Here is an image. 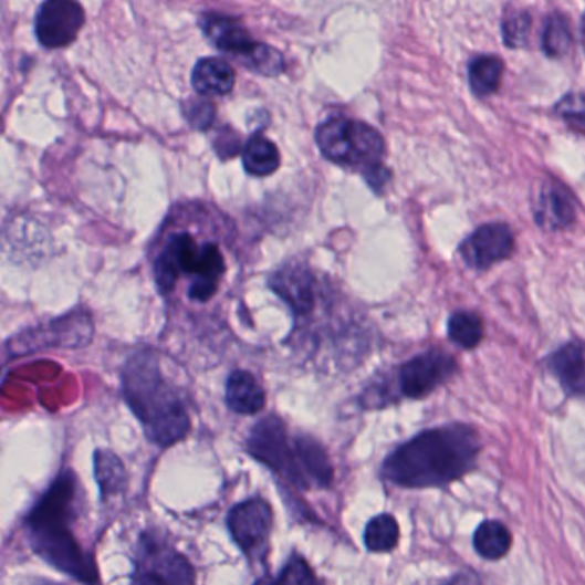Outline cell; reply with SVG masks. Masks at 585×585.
<instances>
[{
	"label": "cell",
	"instance_id": "obj_8",
	"mask_svg": "<svg viewBox=\"0 0 585 585\" xmlns=\"http://www.w3.org/2000/svg\"><path fill=\"white\" fill-rule=\"evenodd\" d=\"M456 372V359L449 353L442 349L421 353L400 367V394L409 399H424L450 380Z\"/></svg>",
	"mask_w": 585,
	"mask_h": 585
},
{
	"label": "cell",
	"instance_id": "obj_7",
	"mask_svg": "<svg viewBox=\"0 0 585 585\" xmlns=\"http://www.w3.org/2000/svg\"><path fill=\"white\" fill-rule=\"evenodd\" d=\"M247 449L253 459L276 471L286 478L291 484L306 490L300 468L299 452H296L295 438L288 437L283 419L278 416H268L261 419L250 431Z\"/></svg>",
	"mask_w": 585,
	"mask_h": 585
},
{
	"label": "cell",
	"instance_id": "obj_2",
	"mask_svg": "<svg viewBox=\"0 0 585 585\" xmlns=\"http://www.w3.org/2000/svg\"><path fill=\"white\" fill-rule=\"evenodd\" d=\"M76 499V477L71 469H65L28 515V540L34 553L58 571L93 585L98 582L95 562L72 533Z\"/></svg>",
	"mask_w": 585,
	"mask_h": 585
},
{
	"label": "cell",
	"instance_id": "obj_5",
	"mask_svg": "<svg viewBox=\"0 0 585 585\" xmlns=\"http://www.w3.org/2000/svg\"><path fill=\"white\" fill-rule=\"evenodd\" d=\"M315 139L328 161L343 167L362 168L363 171L378 165L386 153V143L378 130L365 122L349 118H328L318 125Z\"/></svg>",
	"mask_w": 585,
	"mask_h": 585
},
{
	"label": "cell",
	"instance_id": "obj_6",
	"mask_svg": "<svg viewBox=\"0 0 585 585\" xmlns=\"http://www.w3.org/2000/svg\"><path fill=\"white\" fill-rule=\"evenodd\" d=\"M130 585H196V572L174 546L156 534L144 533L137 544Z\"/></svg>",
	"mask_w": 585,
	"mask_h": 585
},
{
	"label": "cell",
	"instance_id": "obj_32",
	"mask_svg": "<svg viewBox=\"0 0 585 585\" xmlns=\"http://www.w3.org/2000/svg\"><path fill=\"white\" fill-rule=\"evenodd\" d=\"M363 175L367 178L372 189L377 190V192H382V189H384L390 178V171L382 163H378L375 167L367 168V170L363 171Z\"/></svg>",
	"mask_w": 585,
	"mask_h": 585
},
{
	"label": "cell",
	"instance_id": "obj_14",
	"mask_svg": "<svg viewBox=\"0 0 585 585\" xmlns=\"http://www.w3.org/2000/svg\"><path fill=\"white\" fill-rule=\"evenodd\" d=\"M547 368L566 394L585 397V344L578 341L563 344L547 358Z\"/></svg>",
	"mask_w": 585,
	"mask_h": 585
},
{
	"label": "cell",
	"instance_id": "obj_16",
	"mask_svg": "<svg viewBox=\"0 0 585 585\" xmlns=\"http://www.w3.org/2000/svg\"><path fill=\"white\" fill-rule=\"evenodd\" d=\"M534 218L544 230L571 227L575 221V205L568 190L558 184H546L534 202Z\"/></svg>",
	"mask_w": 585,
	"mask_h": 585
},
{
	"label": "cell",
	"instance_id": "obj_4",
	"mask_svg": "<svg viewBox=\"0 0 585 585\" xmlns=\"http://www.w3.org/2000/svg\"><path fill=\"white\" fill-rule=\"evenodd\" d=\"M227 274L224 252L215 240H200L187 228L171 231L155 259V280L161 295H171L181 280H189L187 299L211 302Z\"/></svg>",
	"mask_w": 585,
	"mask_h": 585
},
{
	"label": "cell",
	"instance_id": "obj_15",
	"mask_svg": "<svg viewBox=\"0 0 585 585\" xmlns=\"http://www.w3.org/2000/svg\"><path fill=\"white\" fill-rule=\"evenodd\" d=\"M200 28L205 31L206 36L215 43L216 49L230 53L234 58L246 59L252 52L253 46L258 45L239 21L231 20L227 15H205L200 20Z\"/></svg>",
	"mask_w": 585,
	"mask_h": 585
},
{
	"label": "cell",
	"instance_id": "obj_24",
	"mask_svg": "<svg viewBox=\"0 0 585 585\" xmlns=\"http://www.w3.org/2000/svg\"><path fill=\"white\" fill-rule=\"evenodd\" d=\"M449 337L457 346L472 349L483 341L484 327L480 315L468 310H459L449 318Z\"/></svg>",
	"mask_w": 585,
	"mask_h": 585
},
{
	"label": "cell",
	"instance_id": "obj_3",
	"mask_svg": "<svg viewBox=\"0 0 585 585\" xmlns=\"http://www.w3.org/2000/svg\"><path fill=\"white\" fill-rule=\"evenodd\" d=\"M122 393L153 443L170 447L189 433L186 406L163 378L158 358L152 349L137 352L125 363Z\"/></svg>",
	"mask_w": 585,
	"mask_h": 585
},
{
	"label": "cell",
	"instance_id": "obj_30",
	"mask_svg": "<svg viewBox=\"0 0 585 585\" xmlns=\"http://www.w3.org/2000/svg\"><path fill=\"white\" fill-rule=\"evenodd\" d=\"M556 114L566 122V125L575 133L585 137V96L572 93L560 100L556 105Z\"/></svg>",
	"mask_w": 585,
	"mask_h": 585
},
{
	"label": "cell",
	"instance_id": "obj_22",
	"mask_svg": "<svg viewBox=\"0 0 585 585\" xmlns=\"http://www.w3.org/2000/svg\"><path fill=\"white\" fill-rule=\"evenodd\" d=\"M95 477L103 499L117 495L127 483V472L121 459L112 450H96Z\"/></svg>",
	"mask_w": 585,
	"mask_h": 585
},
{
	"label": "cell",
	"instance_id": "obj_29",
	"mask_svg": "<svg viewBox=\"0 0 585 585\" xmlns=\"http://www.w3.org/2000/svg\"><path fill=\"white\" fill-rule=\"evenodd\" d=\"M531 15L527 12H509L502 23L503 42L510 49H519L527 42Z\"/></svg>",
	"mask_w": 585,
	"mask_h": 585
},
{
	"label": "cell",
	"instance_id": "obj_31",
	"mask_svg": "<svg viewBox=\"0 0 585 585\" xmlns=\"http://www.w3.org/2000/svg\"><path fill=\"white\" fill-rule=\"evenodd\" d=\"M184 115L187 122L192 125L194 129L206 130L215 122V106L205 98H194L184 103Z\"/></svg>",
	"mask_w": 585,
	"mask_h": 585
},
{
	"label": "cell",
	"instance_id": "obj_12",
	"mask_svg": "<svg viewBox=\"0 0 585 585\" xmlns=\"http://www.w3.org/2000/svg\"><path fill=\"white\" fill-rule=\"evenodd\" d=\"M514 233L505 223H488L459 247L462 261L472 269H488L497 262L505 261L514 252Z\"/></svg>",
	"mask_w": 585,
	"mask_h": 585
},
{
	"label": "cell",
	"instance_id": "obj_27",
	"mask_svg": "<svg viewBox=\"0 0 585 585\" xmlns=\"http://www.w3.org/2000/svg\"><path fill=\"white\" fill-rule=\"evenodd\" d=\"M258 585H324L302 556H291L276 578L259 582Z\"/></svg>",
	"mask_w": 585,
	"mask_h": 585
},
{
	"label": "cell",
	"instance_id": "obj_10",
	"mask_svg": "<svg viewBox=\"0 0 585 585\" xmlns=\"http://www.w3.org/2000/svg\"><path fill=\"white\" fill-rule=\"evenodd\" d=\"M228 527L234 543L249 558H262L272 527L271 505L261 499L240 503L228 515Z\"/></svg>",
	"mask_w": 585,
	"mask_h": 585
},
{
	"label": "cell",
	"instance_id": "obj_13",
	"mask_svg": "<svg viewBox=\"0 0 585 585\" xmlns=\"http://www.w3.org/2000/svg\"><path fill=\"white\" fill-rule=\"evenodd\" d=\"M296 317L312 314L317 303V281L305 265H284L269 281Z\"/></svg>",
	"mask_w": 585,
	"mask_h": 585
},
{
	"label": "cell",
	"instance_id": "obj_19",
	"mask_svg": "<svg viewBox=\"0 0 585 585\" xmlns=\"http://www.w3.org/2000/svg\"><path fill=\"white\" fill-rule=\"evenodd\" d=\"M192 86L200 96L228 95L234 86V71L221 59H200L194 67Z\"/></svg>",
	"mask_w": 585,
	"mask_h": 585
},
{
	"label": "cell",
	"instance_id": "obj_11",
	"mask_svg": "<svg viewBox=\"0 0 585 585\" xmlns=\"http://www.w3.org/2000/svg\"><path fill=\"white\" fill-rule=\"evenodd\" d=\"M84 24V9L77 0H45L36 14V39L45 49H62L76 40Z\"/></svg>",
	"mask_w": 585,
	"mask_h": 585
},
{
	"label": "cell",
	"instance_id": "obj_23",
	"mask_svg": "<svg viewBox=\"0 0 585 585\" xmlns=\"http://www.w3.org/2000/svg\"><path fill=\"white\" fill-rule=\"evenodd\" d=\"M512 546V534L509 529L497 521H484L474 534V547L483 558L500 560Z\"/></svg>",
	"mask_w": 585,
	"mask_h": 585
},
{
	"label": "cell",
	"instance_id": "obj_33",
	"mask_svg": "<svg viewBox=\"0 0 585 585\" xmlns=\"http://www.w3.org/2000/svg\"><path fill=\"white\" fill-rule=\"evenodd\" d=\"M582 43H584V50H585V14H584V18H582Z\"/></svg>",
	"mask_w": 585,
	"mask_h": 585
},
{
	"label": "cell",
	"instance_id": "obj_26",
	"mask_svg": "<svg viewBox=\"0 0 585 585\" xmlns=\"http://www.w3.org/2000/svg\"><path fill=\"white\" fill-rule=\"evenodd\" d=\"M572 31L562 14H552L544 23L543 50L547 58L558 59L571 52Z\"/></svg>",
	"mask_w": 585,
	"mask_h": 585
},
{
	"label": "cell",
	"instance_id": "obj_25",
	"mask_svg": "<svg viewBox=\"0 0 585 585\" xmlns=\"http://www.w3.org/2000/svg\"><path fill=\"white\" fill-rule=\"evenodd\" d=\"M399 541V525L389 514L377 515L365 529V544L375 553L390 552Z\"/></svg>",
	"mask_w": 585,
	"mask_h": 585
},
{
	"label": "cell",
	"instance_id": "obj_20",
	"mask_svg": "<svg viewBox=\"0 0 585 585\" xmlns=\"http://www.w3.org/2000/svg\"><path fill=\"white\" fill-rule=\"evenodd\" d=\"M280 152L268 137L255 134L243 149V167L253 177H268L280 168Z\"/></svg>",
	"mask_w": 585,
	"mask_h": 585
},
{
	"label": "cell",
	"instance_id": "obj_18",
	"mask_svg": "<svg viewBox=\"0 0 585 585\" xmlns=\"http://www.w3.org/2000/svg\"><path fill=\"white\" fill-rule=\"evenodd\" d=\"M227 405L239 415L261 412L265 406V394L258 378L250 372H233L227 382Z\"/></svg>",
	"mask_w": 585,
	"mask_h": 585
},
{
	"label": "cell",
	"instance_id": "obj_1",
	"mask_svg": "<svg viewBox=\"0 0 585 585\" xmlns=\"http://www.w3.org/2000/svg\"><path fill=\"white\" fill-rule=\"evenodd\" d=\"M480 449V435L468 425L433 428L394 450L382 477L397 487H443L474 468Z\"/></svg>",
	"mask_w": 585,
	"mask_h": 585
},
{
	"label": "cell",
	"instance_id": "obj_9",
	"mask_svg": "<svg viewBox=\"0 0 585 585\" xmlns=\"http://www.w3.org/2000/svg\"><path fill=\"white\" fill-rule=\"evenodd\" d=\"M93 337V322L83 310H76L65 317L55 318L45 327H36L18 339L15 347L21 353L36 352V349H53V347L86 346Z\"/></svg>",
	"mask_w": 585,
	"mask_h": 585
},
{
	"label": "cell",
	"instance_id": "obj_21",
	"mask_svg": "<svg viewBox=\"0 0 585 585\" xmlns=\"http://www.w3.org/2000/svg\"><path fill=\"white\" fill-rule=\"evenodd\" d=\"M469 86L477 96H490L499 90L503 77L502 59L495 55H480L469 64Z\"/></svg>",
	"mask_w": 585,
	"mask_h": 585
},
{
	"label": "cell",
	"instance_id": "obj_17",
	"mask_svg": "<svg viewBox=\"0 0 585 585\" xmlns=\"http://www.w3.org/2000/svg\"><path fill=\"white\" fill-rule=\"evenodd\" d=\"M295 446L306 488H327L333 481L334 469L324 447L306 435L295 437Z\"/></svg>",
	"mask_w": 585,
	"mask_h": 585
},
{
	"label": "cell",
	"instance_id": "obj_28",
	"mask_svg": "<svg viewBox=\"0 0 585 585\" xmlns=\"http://www.w3.org/2000/svg\"><path fill=\"white\" fill-rule=\"evenodd\" d=\"M243 62L247 67L259 72L262 76H280L284 71V59L281 52L272 46L261 45V43L253 46L252 52L243 59Z\"/></svg>",
	"mask_w": 585,
	"mask_h": 585
}]
</instances>
